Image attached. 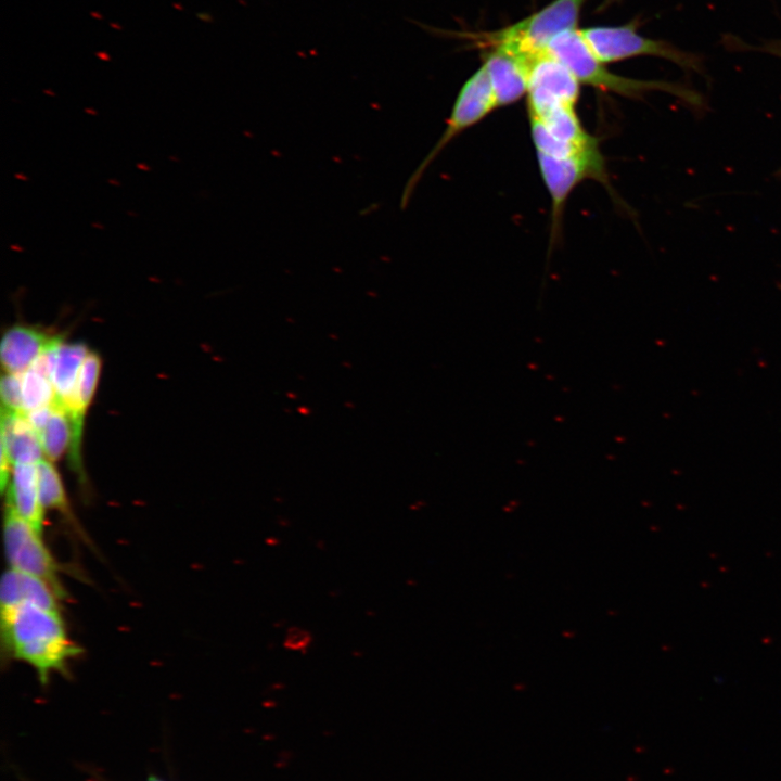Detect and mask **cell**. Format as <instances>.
<instances>
[{
  "label": "cell",
  "mask_w": 781,
  "mask_h": 781,
  "mask_svg": "<svg viewBox=\"0 0 781 781\" xmlns=\"http://www.w3.org/2000/svg\"><path fill=\"white\" fill-rule=\"evenodd\" d=\"M39 495L46 510H55L71 520L73 514L62 478L51 461L43 458L37 463Z\"/></svg>",
  "instance_id": "18"
},
{
  "label": "cell",
  "mask_w": 781,
  "mask_h": 781,
  "mask_svg": "<svg viewBox=\"0 0 781 781\" xmlns=\"http://www.w3.org/2000/svg\"><path fill=\"white\" fill-rule=\"evenodd\" d=\"M148 781H163V780L158 779L157 777L151 776V777L148 779Z\"/></svg>",
  "instance_id": "25"
},
{
  "label": "cell",
  "mask_w": 781,
  "mask_h": 781,
  "mask_svg": "<svg viewBox=\"0 0 781 781\" xmlns=\"http://www.w3.org/2000/svg\"><path fill=\"white\" fill-rule=\"evenodd\" d=\"M495 108L497 103L489 77L486 68L482 66L461 87L443 135L407 180L400 197L401 209L409 205L424 172L443 150L456 137L483 120Z\"/></svg>",
  "instance_id": "3"
},
{
  "label": "cell",
  "mask_w": 781,
  "mask_h": 781,
  "mask_svg": "<svg viewBox=\"0 0 781 781\" xmlns=\"http://www.w3.org/2000/svg\"><path fill=\"white\" fill-rule=\"evenodd\" d=\"M611 1H614V0H605V3H610Z\"/></svg>",
  "instance_id": "28"
},
{
  "label": "cell",
  "mask_w": 781,
  "mask_h": 781,
  "mask_svg": "<svg viewBox=\"0 0 781 781\" xmlns=\"http://www.w3.org/2000/svg\"><path fill=\"white\" fill-rule=\"evenodd\" d=\"M579 31L601 63L652 55L667 59L686 69L700 68L701 62L696 55L681 51L667 42L646 38L637 33L635 25L591 27Z\"/></svg>",
  "instance_id": "6"
},
{
  "label": "cell",
  "mask_w": 781,
  "mask_h": 781,
  "mask_svg": "<svg viewBox=\"0 0 781 781\" xmlns=\"http://www.w3.org/2000/svg\"><path fill=\"white\" fill-rule=\"evenodd\" d=\"M580 82L548 50L532 56L528 72V117H538L558 106H575Z\"/></svg>",
  "instance_id": "8"
},
{
  "label": "cell",
  "mask_w": 781,
  "mask_h": 781,
  "mask_svg": "<svg viewBox=\"0 0 781 781\" xmlns=\"http://www.w3.org/2000/svg\"><path fill=\"white\" fill-rule=\"evenodd\" d=\"M89 351L86 344L66 343L62 337L47 351L50 379L55 389L57 405L66 410Z\"/></svg>",
  "instance_id": "13"
},
{
  "label": "cell",
  "mask_w": 781,
  "mask_h": 781,
  "mask_svg": "<svg viewBox=\"0 0 781 781\" xmlns=\"http://www.w3.org/2000/svg\"><path fill=\"white\" fill-rule=\"evenodd\" d=\"M541 178L551 199L550 244L561 235L563 214L572 191L582 181L592 179L610 189L604 157L599 142L567 157L537 153Z\"/></svg>",
  "instance_id": "5"
},
{
  "label": "cell",
  "mask_w": 781,
  "mask_h": 781,
  "mask_svg": "<svg viewBox=\"0 0 781 781\" xmlns=\"http://www.w3.org/2000/svg\"><path fill=\"white\" fill-rule=\"evenodd\" d=\"M26 417L38 435L46 459L54 462L68 452L72 423L65 408L52 405L30 411Z\"/></svg>",
  "instance_id": "15"
},
{
  "label": "cell",
  "mask_w": 781,
  "mask_h": 781,
  "mask_svg": "<svg viewBox=\"0 0 781 781\" xmlns=\"http://www.w3.org/2000/svg\"><path fill=\"white\" fill-rule=\"evenodd\" d=\"M311 633L299 627H292L286 631L284 646L290 651H306L311 643Z\"/></svg>",
  "instance_id": "20"
},
{
  "label": "cell",
  "mask_w": 781,
  "mask_h": 781,
  "mask_svg": "<svg viewBox=\"0 0 781 781\" xmlns=\"http://www.w3.org/2000/svg\"><path fill=\"white\" fill-rule=\"evenodd\" d=\"M25 414L57 405L56 394L49 373L47 353L21 374Z\"/></svg>",
  "instance_id": "17"
},
{
  "label": "cell",
  "mask_w": 781,
  "mask_h": 781,
  "mask_svg": "<svg viewBox=\"0 0 781 781\" xmlns=\"http://www.w3.org/2000/svg\"><path fill=\"white\" fill-rule=\"evenodd\" d=\"M2 409L14 413H25L23 405L21 374L3 373L0 381Z\"/></svg>",
  "instance_id": "19"
},
{
  "label": "cell",
  "mask_w": 781,
  "mask_h": 781,
  "mask_svg": "<svg viewBox=\"0 0 781 781\" xmlns=\"http://www.w3.org/2000/svg\"><path fill=\"white\" fill-rule=\"evenodd\" d=\"M97 55L100 56V57H102V59H105V60H108V59H110V56L107 55L106 52H98Z\"/></svg>",
  "instance_id": "22"
},
{
  "label": "cell",
  "mask_w": 781,
  "mask_h": 781,
  "mask_svg": "<svg viewBox=\"0 0 781 781\" xmlns=\"http://www.w3.org/2000/svg\"><path fill=\"white\" fill-rule=\"evenodd\" d=\"M537 153L567 157L599 142L584 128L575 106H558L541 116L529 117Z\"/></svg>",
  "instance_id": "9"
},
{
  "label": "cell",
  "mask_w": 781,
  "mask_h": 781,
  "mask_svg": "<svg viewBox=\"0 0 781 781\" xmlns=\"http://www.w3.org/2000/svg\"><path fill=\"white\" fill-rule=\"evenodd\" d=\"M547 50L562 62L580 84L602 91L639 98L649 91H665L681 99L694 108L704 106L703 98L696 91L678 84L656 80H638L609 72L594 56L579 30L572 29L556 36Z\"/></svg>",
  "instance_id": "2"
},
{
  "label": "cell",
  "mask_w": 781,
  "mask_h": 781,
  "mask_svg": "<svg viewBox=\"0 0 781 781\" xmlns=\"http://www.w3.org/2000/svg\"><path fill=\"white\" fill-rule=\"evenodd\" d=\"M530 57L501 46H491L483 66L489 77L497 107L517 102L528 90Z\"/></svg>",
  "instance_id": "10"
},
{
  "label": "cell",
  "mask_w": 781,
  "mask_h": 781,
  "mask_svg": "<svg viewBox=\"0 0 781 781\" xmlns=\"http://www.w3.org/2000/svg\"><path fill=\"white\" fill-rule=\"evenodd\" d=\"M61 336L33 325L16 323L2 334L0 360L5 373L22 374Z\"/></svg>",
  "instance_id": "12"
},
{
  "label": "cell",
  "mask_w": 781,
  "mask_h": 781,
  "mask_svg": "<svg viewBox=\"0 0 781 781\" xmlns=\"http://www.w3.org/2000/svg\"><path fill=\"white\" fill-rule=\"evenodd\" d=\"M90 15H91V16H94V17L98 18V20H102V18H103V16H102L101 14H99L98 12H90Z\"/></svg>",
  "instance_id": "23"
},
{
  "label": "cell",
  "mask_w": 781,
  "mask_h": 781,
  "mask_svg": "<svg viewBox=\"0 0 781 781\" xmlns=\"http://www.w3.org/2000/svg\"><path fill=\"white\" fill-rule=\"evenodd\" d=\"M102 370V359L90 350L79 372L77 384L67 406L72 423V443L68 450L69 463L80 482H86L81 458V443L86 414L93 400Z\"/></svg>",
  "instance_id": "11"
},
{
  "label": "cell",
  "mask_w": 781,
  "mask_h": 781,
  "mask_svg": "<svg viewBox=\"0 0 781 781\" xmlns=\"http://www.w3.org/2000/svg\"><path fill=\"white\" fill-rule=\"evenodd\" d=\"M1 447L13 465L37 464L44 458L38 435L25 413L1 409Z\"/></svg>",
  "instance_id": "16"
},
{
  "label": "cell",
  "mask_w": 781,
  "mask_h": 781,
  "mask_svg": "<svg viewBox=\"0 0 781 781\" xmlns=\"http://www.w3.org/2000/svg\"><path fill=\"white\" fill-rule=\"evenodd\" d=\"M779 55L781 56V44H780V48H779Z\"/></svg>",
  "instance_id": "27"
},
{
  "label": "cell",
  "mask_w": 781,
  "mask_h": 781,
  "mask_svg": "<svg viewBox=\"0 0 781 781\" xmlns=\"http://www.w3.org/2000/svg\"><path fill=\"white\" fill-rule=\"evenodd\" d=\"M172 7L177 8L178 10H183V7H181V5L177 4V3H172Z\"/></svg>",
  "instance_id": "26"
},
{
  "label": "cell",
  "mask_w": 781,
  "mask_h": 781,
  "mask_svg": "<svg viewBox=\"0 0 781 781\" xmlns=\"http://www.w3.org/2000/svg\"><path fill=\"white\" fill-rule=\"evenodd\" d=\"M110 26L113 27V28H115V29H118V30H121V29H123V27H121L120 25L116 24V23H110Z\"/></svg>",
  "instance_id": "24"
},
{
  "label": "cell",
  "mask_w": 781,
  "mask_h": 781,
  "mask_svg": "<svg viewBox=\"0 0 781 781\" xmlns=\"http://www.w3.org/2000/svg\"><path fill=\"white\" fill-rule=\"evenodd\" d=\"M196 16H197L200 20L205 21V22H212V21H213V18L210 17V15H208V14H206V13H196Z\"/></svg>",
  "instance_id": "21"
},
{
  "label": "cell",
  "mask_w": 781,
  "mask_h": 781,
  "mask_svg": "<svg viewBox=\"0 0 781 781\" xmlns=\"http://www.w3.org/2000/svg\"><path fill=\"white\" fill-rule=\"evenodd\" d=\"M586 0H554L543 9L507 28L479 35L485 47L502 46L525 56L547 50L564 31L575 29Z\"/></svg>",
  "instance_id": "4"
},
{
  "label": "cell",
  "mask_w": 781,
  "mask_h": 781,
  "mask_svg": "<svg viewBox=\"0 0 781 781\" xmlns=\"http://www.w3.org/2000/svg\"><path fill=\"white\" fill-rule=\"evenodd\" d=\"M5 501L43 535L46 509L39 495L37 464L13 465Z\"/></svg>",
  "instance_id": "14"
},
{
  "label": "cell",
  "mask_w": 781,
  "mask_h": 781,
  "mask_svg": "<svg viewBox=\"0 0 781 781\" xmlns=\"http://www.w3.org/2000/svg\"><path fill=\"white\" fill-rule=\"evenodd\" d=\"M2 645L16 660L31 666L41 683L63 673L80 650L66 631L61 612L24 602L1 626Z\"/></svg>",
  "instance_id": "1"
},
{
  "label": "cell",
  "mask_w": 781,
  "mask_h": 781,
  "mask_svg": "<svg viewBox=\"0 0 781 781\" xmlns=\"http://www.w3.org/2000/svg\"><path fill=\"white\" fill-rule=\"evenodd\" d=\"M5 556L11 568L46 580L62 599L65 590L55 562L42 535L5 501L3 516Z\"/></svg>",
  "instance_id": "7"
}]
</instances>
